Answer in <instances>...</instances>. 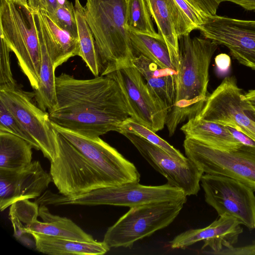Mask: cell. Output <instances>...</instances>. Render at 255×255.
<instances>
[{"mask_svg":"<svg viewBox=\"0 0 255 255\" xmlns=\"http://www.w3.org/2000/svg\"><path fill=\"white\" fill-rule=\"evenodd\" d=\"M9 48L0 38V91L14 90L18 88L13 78L10 64Z\"/></svg>","mask_w":255,"mask_h":255,"instance_id":"33","label":"cell"},{"mask_svg":"<svg viewBox=\"0 0 255 255\" xmlns=\"http://www.w3.org/2000/svg\"><path fill=\"white\" fill-rule=\"evenodd\" d=\"M0 33L34 90L38 88L41 45L35 11L27 0H0Z\"/></svg>","mask_w":255,"mask_h":255,"instance_id":"4","label":"cell"},{"mask_svg":"<svg viewBox=\"0 0 255 255\" xmlns=\"http://www.w3.org/2000/svg\"><path fill=\"white\" fill-rule=\"evenodd\" d=\"M132 64L140 73L150 91L167 106L169 111L175 101L177 71L161 68L142 55L136 56Z\"/></svg>","mask_w":255,"mask_h":255,"instance_id":"21","label":"cell"},{"mask_svg":"<svg viewBox=\"0 0 255 255\" xmlns=\"http://www.w3.org/2000/svg\"><path fill=\"white\" fill-rule=\"evenodd\" d=\"M185 201L151 203L130 208L108 228L103 242L111 248H131L135 242L169 225Z\"/></svg>","mask_w":255,"mask_h":255,"instance_id":"7","label":"cell"},{"mask_svg":"<svg viewBox=\"0 0 255 255\" xmlns=\"http://www.w3.org/2000/svg\"><path fill=\"white\" fill-rule=\"evenodd\" d=\"M247 10H255V0H227Z\"/></svg>","mask_w":255,"mask_h":255,"instance_id":"40","label":"cell"},{"mask_svg":"<svg viewBox=\"0 0 255 255\" xmlns=\"http://www.w3.org/2000/svg\"><path fill=\"white\" fill-rule=\"evenodd\" d=\"M53 125L117 186L139 182L140 175L135 165L100 137L89 138L54 124Z\"/></svg>","mask_w":255,"mask_h":255,"instance_id":"15","label":"cell"},{"mask_svg":"<svg viewBox=\"0 0 255 255\" xmlns=\"http://www.w3.org/2000/svg\"><path fill=\"white\" fill-rule=\"evenodd\" d=\"M186 200L187 196L183 190L167 183L158 186L128 183L73 196L48 191L44 197L46 205H113L129 208L151 203Z\"/></svg>","mask_w":255,"mask_h":255,"instance_id":"5","label":"cell"},{"mask_svg":"<svg viewBox=\"0 0 255 255\" xmlns=\"http://www.w3.org/2000/svg\"><path fill=\"white\" fill-rule=\"evenodd\" d=\"M57 140L59 154L54 160L50 161L49 173L60 194L73 196L98 188L117 186L58 132Z\"/></svg>","mask_w":255,"mask_h":255,"instance_id":"6","label":"cell"},{"mask_svg":"<svg viewBox=\"0 0 255 255\" xmlns=\"http://www.w3.org/2000/svg\"><path fill=\"white\" fill-rule=\"evenodd\" d=\"M107 75L119 85L132 119L155 133L164 128L168 109L152 93L133 66Z\"/></svg>","mask_w":255,"mask_h":255,"instance_id":"11","label":"cell"},{"mask_svg":"<svg viewBox=\"0 0 255 255\" xmlns=\"http://www.w3.org/2000/svg\"><path fill=\"white\" fill-rule=\"evenodd\" d=\"M38 215L39 205L35 202L23 199L11 204L9 218L13 228L14 237L18 240L24 235L30 234L27 233L25 227L36 221Z\"/></svg>","mask_w":255,"mask_h":255,"instance_id":"29","label":"cell"},{"mask_svg":"<svg viewBox=\"0 0 255 255\" xmlns=\"http://www.w3.org/2000/svg\"><path fill=\"white\" fill-rule=\"evenodd\" d=\"M180 129L185 138L221 151H232L243 145L233 136L228 127L197 117L188 119Z\"/></svg>","mask_w":255,"mask_h":255,"instance_id":"20","label":"cell"},{"mask_svg":"<svg viewBox=\"0 0 255 255\" xmlns=\"http://www.w3.org/2000/svg\"><path fill=\"white\" fill-rule=\"evenodd\" d=\"M127 131L135 133L150 142L161 148L173 157L181 162L186 163L189 159L180 151L175 148L166 141L161 138L155 132L134 121L130 117L125 121L120 127L119 133Z\"/></svg>","mask_w":255,"mask_h":255,"instance_id":"30","label":"cell"},{"mask_svg":"<svg viewBox=\"0 0 255 255\" xmlns=\"http://www.w3.org/2000/svg\"><path fill=\"white\" fill-rule=\"evenodd\" d=\"M178 40L176 96L165 122L169 136L180 123L195 117L204 106L208 97L209 67L218 46L205 38H191L190 34L180 36Z\"/></svg>","mask_w":255,"mask_h":255,"instance_id":"2","label":"cell"},{"mask_svg":"<svg viewBox=\"0 0 255 255\" xmlns=\"http://www.w3.org/2000/svg\"><path fill=\"white\" fill-rule=\"evenodd\" d=\"M32 145L24 139L0 131V168L19 170L32 162Z\"/></svg>","mask_w":255,"mask_h":255,"instance_id":"25","label":"cell"},{"mask_svg":"<svg viewBox=\"0 0 255 255\" xmlns=\"http://www.w3.org/2000/svg\"><path fill=\"white\" fill-rule=\"evenodd\" d=\"M34 11L36 24L42 34L55 69L70 58L79 56V40L60 28L46 11Z\"/></svg>","mask_w":255,"mask_h":255,"instance_id":"19","label":"cell"},{"mask_svg":"<svg viewBox=\"0 0 255 255\" xmlns=\"http://www.w3.org/2000/svg\"><path fill=\"white\" fill-rule=\"evenodd\" d=\"M243 232L241 223L236 218L223 215L205 228L190 229L178 235L170 242V247L185 249L203 241L202 249L209 248L212 251L210 254L217 255L224 249L233 248Z\"/></svg>","mask_w":255,"mask_h":255,"instance_id":"17","label":"cell"},{"mask_svg":"<svg viewBox=\"0 0 255 255\" xmlns=\"http://www.w3.org/2000/svg\"><path fill=\"white\" fill-rule=\"evenodd\" d=\"M57 104L48 111L53 124L94 138L119 132L129 113L123 93L112 78L78 79L66 73L55 78Z\"/></svg>","mask_w":255,"mask_h":255,"instance_id":"1","label":"cell"},{"mask_svg":"<svg viewBox=\"0 0 255 255\" xmlns=\"http://www.w3.org/2000/svg\"><path fill=\"white\" fill-rule=\"evenodd\" d=\"M175 1L190 22L194 25L195 29H197L203 22V13L197 10L186 0H175Z\"/></svg>","mask_w":255,"mask_h":255,"instance_id":"34","label":"cell"},{"mask_svg":"<svg viewBox=\"0 0 255 255\" xmlns=\"http://www.w3.org/2000/svg\"><path fill=\"white\" fill-rule=\"evenodd\" d=\"M127 0H86L85 16L93 36L100 75L133 66L136 57L126 24Z\"/></svg>","mask_w":255,"mask_h":255,"instance_id":"3","label":"cell"},{"mask_svg":"<svg viewBox=\"0 0 255 255\" xmlns=\"http://www.w3.org/2000/svg\"><path fill=\"white\" fill-rule=\"evenodd\" d=\"M52 179L38 160L19 170L0 168V210L3 211L18 200L37 198Z\"/></svg>","mask_w":255,"mask_h":255,"instance_id":"16","label":"cell"},{"mask_svg":"<svg viewBox=\"0 0 255 255\" xmlns=\"http://www.w3.org/2000/svg\"><path fill=\"white\" fill-rule=\"evenodd\" d=\"M228 128L233 136L242 144L255 147V142L248 136L235 128Z\"/></svg>","mask_w":255,"mask_h":255,"instance_id":"39","label":"cell"},{"mask_svg":"<svg viewBox=\"0 0 255 255\" xmlns=\"http://www.w3.org/2000/svg\"><path fill=\"white\" fill-rule=\"evenodd\" d=\"M197 29L203 36L227 47L233 58L255 71V20L203 14Z\"/></svg>","mask_w":255,"mask_h":255,"instance_id":"12","label":"cell"},{"mask_svg":"<svg viewBox=\"0 0 255 255\" xmlns=\"http://www.w3.org/2000/svg\"><path fill=\"white\" fill-rule=\"evenodd\" d=\"M142 156L157 172L166 178L167 183L183 190L186 196L196 195L200 190L204 172L191 160L182 163L164 150L134 133L123 131Z\"/></svg>","mask_w":255,"mask_h":255,"instance_id":"14","label":"cell"},{"mask_svg":"<svg viewBox=\"0 0 255 255\" xmlns=\"http://www.w3.org/2000/svg\"><path fill=\"white\" fill-rule=\"evenodd\" d=\"M126 24L130 31L163 39L154 28L145 0H127Z\"/></svg>","mask_w":255,"mask_h":255,"instance_id":"28","label":"cell"},{"mask_svg":"<svg viewBox=\"0 0 255 255\" xmlns=\"http://www.w3.org/2000/svg\"><path fill=\"white\" fill-rule=\"evenodd\" d=\"M183 147L186 157L204 173L224 175L238 180L255 192V147L242 145L225 151L185 138Z\"/></svg>","mask_w":255,"mask_h":255,"instance_id":"9","label":"cell"},{"mask_svg":"<svg viewBox=\"0 0 255 255\" xmlns=\"http://www.w3.org/2000/svg\"><path fill=\"white\" fill-rule=\"evenodd\" d=\"M32 97V93L29 94L19 88L0 91V101L34 139L44 156L52 161L59 154L58 132L49 113L36 105Z\"/></svg>","mask_w":255,"mask_h":255,"instance_id":"13","label":"cell"},{"mask_svg":"<svg viewBox=\"0 0 255 255\" xmlns=\"http://www.w3.org/2000/svg\"><path fill=\"white\" fill-rule=\"evenodd\" d=\"M216 68L219 74H225L230 69L231 59L230 56L226 53H221L215 58Z\"/></svg>","mask_w":255,"mask_h":255,"instance_id":"38","label":"cell"},{"mask_svg":"<svg viewBox=\"0 0 255 255\" xmlns=\"http://www.w3.org/2000/svg\"><path fill=\"white\" fill-rule=\"evenodd\" d=\"M39 217L37 220L25 227L27 233H35L81 242L96 241L71 220L51 213L46 205H39Z\"/></svg>","mask_w":255,"mask_h":255,"instance_id":"22","label":"cell"},{"mask_svg":"<svg viewBox=\"0 0 255 255\" xmlns=\"http://www.w3.org/2000/svg\"><path fill=\"white\" fill-rule=\"evenodd\" d=\"M152 18L179 67L178 38L195 29L175 0H145Z\"/></svg>","mask_w":255,"mask_h":255,"instance_id":"18","label":"cell"},{"mask_svg":"<svg viewBox=\"0 0 255 255\" xmlns=\"http://www.w3.org/2000/svg\"><path fill=\"white\" fill-rule=\"evenodd\" d=\"M36 27L41 45V64L38 88L34 90L32 94L36 104L40 109L45 111L46 110L50 111L57 104L55 69L52 58L37 25Z\"/></svg>","mask_w":255,"mask_h":255,"instance_id":"24","label":"cell"},{"mask_svg":"<svg viewBox=\"0 0 255 255\" xmlns=\"http://www.w3.org/2000/svg\"><path fill=\"white\" fill-rule=\"evenodd\" d=\"M48 13L60 28L79 40L74 5L72 2L65 0L53 13Z\"/></svg>","mask_w":255,"mask_h":255,"instance_id":"32","label":"cell"},{"mask_svg":"<svg viewBox=\"0 0 255 255\" xmlns=\"http://www.w3.org/2000/svg\"><path fill=\"white\" fill-rule=\"evenodd\" d=\"M201 185L206 202L219 216L227 215L241 225L255 229L254 191L240 181L224 175L203 174Z\"/></svg>","mask_w":255,"mask_h":255,"instance_id":"10","label":"cell"},{"mask_svg":"<svg viewBox=\"0 0 255 255\" xmlns=\"http://www.w3.org/2000/svg\"><path fill=\"white\" fill-rule=\"evenodd\" d=\"M0 131H6L19 136L30 143L34 149L39 150L34 139L1 101H0Z\"/></svg>","mask_w":255,"mask_h":255,"instance_id":"31","label":"cell"},{"mask_svg":"<svg viewBox=\"0 0 255 255\" xmlns=\"http://www.w3.org/2000/svg\"><path fill=\"white\" fill-rule=\"evenodd\" d=\"M130 37L136 56V54L142 55L161 68L177 71L178 67L163 39L131 31H130Z\"/></svg>","mask_w":255,"mask_h":255,"instance_id":"26","label":"cell"},{"mask_svg":"<svg viewBox=\"0 0 255 255\" xmlns=\"http://www.w3.org/2000/svg\"><path fill=\"white\" fill-rule=\"evenodd\" d=\"M244 94L234 76L226 77L195 117L235 128L255 142V113Z\"/></svg>","mask_w":255,"mask_h":255,"instance_id":"8","label":"cell"},{"mask_svg":"<svg viewBox=\"0 0 255 255\" xmlns=\"http://www.w3.org/2000/svg\"><path fill=\"white\" fill-rule=\"evenodd\" d=\"M218 255H255V240L251 244L240 247L224 249Z\"/></svg>","mask_w":255,"mask_h":255,"instance_id":"37","label":"cell"},{"mask_svg":"<svg viewBox=\"0 0 255 255\" xmlns=\"http://www.w3.org/2000/svg\"><path fill=\"white\" fill-rule=\"evenodd\" d=\"M244 98L250 104L255 113V89L245 93Z\"/></svg>","mask_w":255,"mask_h":255,"instance_id":"41","label":"cell"},{"mask_svg":"<svg viewBox=\"0 0 255 255\" xmlns=\"http://www.w3.org/2000/svg\"><path fill=\"white\" fill-rule=\"evenodd\" d=\"M192 6L202 13L209 14H216L220 4L227 0H186Z\"/></svg>","mask_w":255,"mask_h":255,"instance_id":"35","label":"cell"},{"mask_svg":"<svg viewBox=\"0 0 255 255\" xmlns=\"http://www.w3.org/2000/svg\"><path fill=\"white\" fill-rule=\"evenodd\" d=\"M39 252L53 255H101L110 248L103 242H81L39 234H30Z\"/></svg>","mask_w":255,"mask_h":255,"instance_id":"23","label":"cell"},{"mask_svg":"<svg viewBox=\"0 0 255 255\" xmlns=\"http://www.w3.org/2000/svg\"><path fill=\"white\" fill-rule=\"evenodd\" d=\"M80 56L95 77L100 76V71L95 40L86 21L84 6L80 0H74Z\"/></svg>","mask_w":255,"mask_h":255,"instance_id":"27","label":"cell"},{"mask_svg":"<svg viewBox=\"0 0 255 255\" xmlns=\"http://www.w3.org/2000/svg\"><path fill=\"white\" fill-rule=\"evenodd\" d=\"M28 4L34 10H44L53 13L61 4L59 0H27Z\"/></svg>","mask_w":255,"mask_h":255,"instance_id":"36","label":"cell"}]
</instances>
